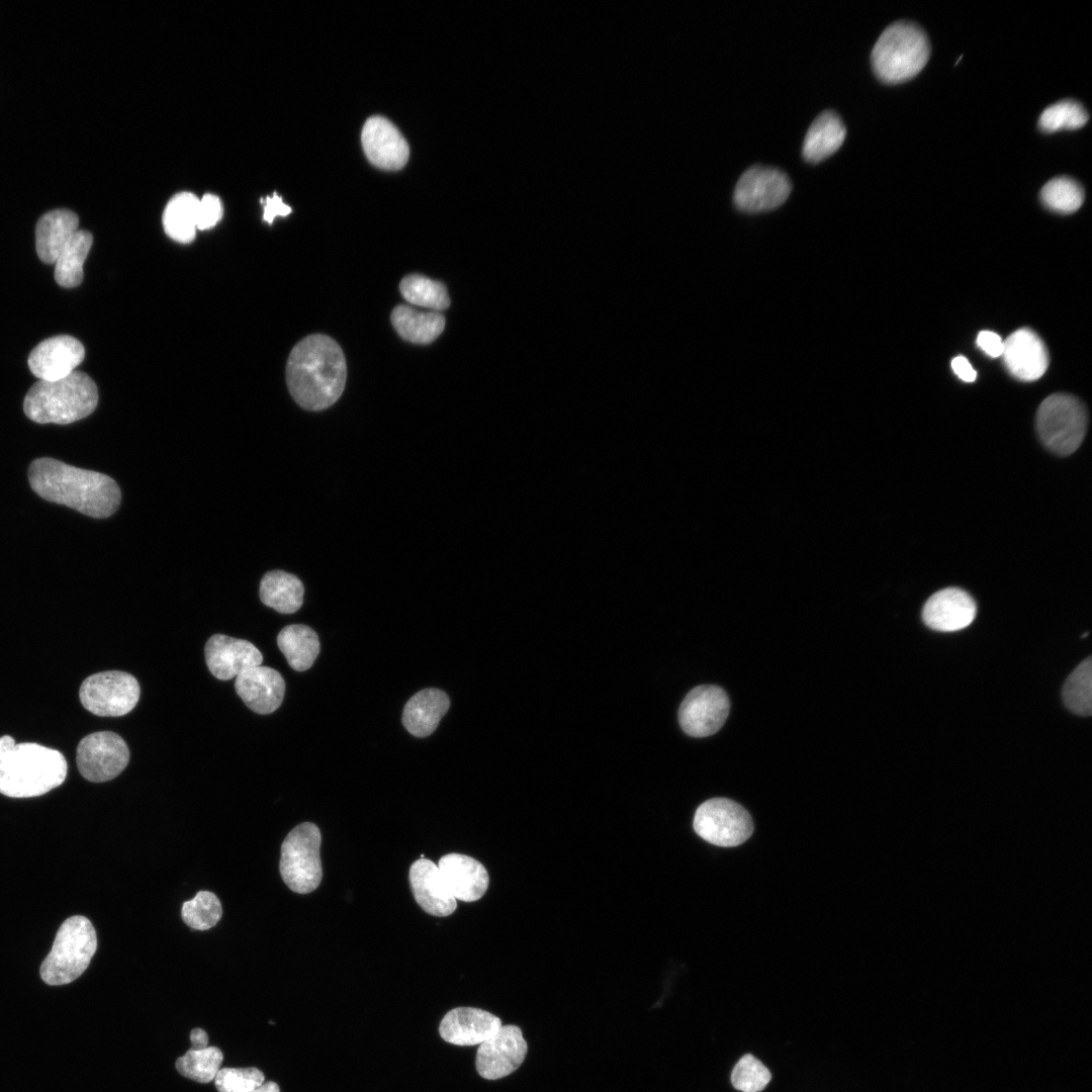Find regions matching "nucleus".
Here are the masks:
<instances>
[{
    "label": "nucleus",
    "mask_w": 1092,
    "mask_h": 1092,
    "mask_svg": "<svg viewBox=\"0 0 1092 1092\" xmlns=\"http://www.w3.org/2000/svg\"><path fill=\"white\" fill-rule=\"evenodd\" d=\"M321 843V831L310 822L295 826L283 840L279 870L291 891L307 894L320 886L323 878Z\"/></svg>",
    "instance_id": "8"
},
{
    "label": "nucleus",
    "mask_w": 1092,
    "mask_h": 1092,
    "mask_svg": "<svg viewBox=\"0 0 1092 1092\" xmlns=\"http://www.w3.org/2000/svg\"><path fill=\"white\" fill-rule=\"evenodd\" d=\"M238 696L253 712L271 714L281 705L285 682L279 671L257 665L240 673L235 680Z\"/></svg>",
    "instance_id": "21"
},
{
    "label": "nucleus",
    "mask_w": 1092,
    "mask_h": 1092,
    "mask_svg": "<svg viewBox=\"0 0 1092 1092\" xmlns=\"http://www.w3.org/2000/svg\"><path fill=\"white\" fill-rule=\"evenodd\" d=\"M129 761L125 741L112 731H98L81 739L77 746L76 762L79 772L93 783H103L117 777Z\"/></svg>",
    "instance_id": "11"
},
{
    "label": "nucleus",
    "mask_w": 1092,
    "mask_h": 1092,
    "mask_svg": "<svg viewBox=\"0 0 1092 1092\" xmlns=\"http://www.w3.org/2000/svg\"><path fill=\"white\" fill-rule=\"evenodd\" d=\"M929 55L924 31L914 23L899 21L879 36L872 52V65L880 80L897 84L916 76L927 64Z\"/></svg>",
    "instance_id": "5"
},
{
    "label": "nucleus",
    "mask_w": 1092,
    "mask_h": 1092,
    "mask_svg": "<svg viewBox=\"0 0 1092 1092\" xmlns=\"http://www.w3.org/2000/svg\"><path fill=\"white\" fill-rule=\"evenodd\" d=\"M347 377L344 353L325 335H310L291 350L286 365L288 390L302 408L323 411L341 396Z\"/></svg>",
    "instance_id": "2"
},
{
    "label": "nucleus",
    "mask_w": 1092,
    "mask_h": 1092,
    "mask_svg": "<svg viewBox=\"0 0 1092 1092\" xmlns=\"http://www.w3.org/2000/svg\"><path fill=\"white\" fill-rule=\"evenodd\" d=\"M199 199L190 192H180L168 202L163 225L172 240L187 244L195 239Z\"/></svg>",
    "instance_id": "30"
},
{
    "label": "nucleus",
    "mask_w": 1092,
    "mask_h": 1092,
    "mask_svg": "<svg viewBox=\"0 0 1092 1092\" xmlns=\"http://www.w3.org/2000/svg\"><path fill=\"white\" fill-rule=\"evenodd\" d=\"M1089 119L1088 112L1079 102L1065 99L1046 107L1039 116L1038 126L1044 132L1061 129H1077Z\"/></svg>",
    "instance_id": "36"
},
{
    "label": "nucleus",
    "mask_w": 1092,
    "mask_h": 1092,
    "mask_svg": "<svg viewBox=\"0 0 1092 1092\" xmlns=\"http://www.w3.org/2000/svg\"><path fill=\"white\" fill-rule=\"evenodd\" d=\"M1040 200L1049 209L1059 213H1072L1080 208L1084 201L1081 185L1069 177H1057L1050 180L1040 190Z\"/></svg>",
    "instance_id": "34"
},
{
    "label": "nucleus",
    "mask_w": 1092,
    "mask_h": 1092,
    "mask_svg": "<svg viewBox=\"0 0 1092 1092\" xmlns=\"http://www.w3.org/2000/svg\"><path fill=\"white\" fill-rule=\"evenodd\" d=\"M500 1027L502 1020L488 1011L458 1007L443 1017L439 1033L444 1040L456 1045H479Z\"/></svg>",
    "instance_id": "22"
},
{
    "label": "nucleus",
    "mask_w": 1092,
    "mask_h": 1092,
    "mask_svg": "<svg viewBox=\"0 0 1092 1092\" xmlns=\"http://www.w3.org/2000/svg\"><path fill=\"white\" fill-rule=\"evenodd\" d=\"M977 344L990 357H999L1003 353L1004 341L994 332H980L977 337Z\"/></svg>",
    "instance_id": "41"
},
{
    "label": "nucleus",
    "mask_w": 1092,
    "mask_h": 1092,
    "mask_svg": "<svg viewBox=\"0 0 1092 1092\" xmlns=\"http://www.w3.org/2000/svg\"><path fill=\"white\" fill-rule=\"evenodd\" d=\"M951 368L953 372L964 381L972 382L977 377L976 370L972 367L971 363L964 356H958L951 361Z\"/></svg>",
    "instance_id": "43"
},
{
    "label": "nucleus",
    "mask_w": 1092,
    "mask_h": 1092,
    "mask_svg": "<svg viewBox=\"0 0 1092 1092\" xmlns=\"http://www.w3.org/2000/svg\"><path fill=\"white\" fill-rule=\"evenodd\" d=\"M93 243L92 235L78 230L66 244L55 267V280L65 288L78 286L83 280V264Z\"/></svg>",
    "instance_id": "31"
},
{
    "label": "nucleus",
    "mask_w": 1092,
    "mask_h": 1092,
    "mask_svg": "<svg viewBox=\"0 0 1092 1092\" xmlns=\"http://www.w3.org/2000/svg\"><path fill=\"white\" fill-rule=\"evenodd\" d=\"M141 694L138 679L124 671L107 670L86 677L79 698L83 707L100 717H120L130 712Z\"/></svg>",
    "instance_id": "10"
},
{
    "label": "nucleus",
    "mask_w": 1092,
    "mask_h": 1092,
    "mask_svg": "<svg viewBox=\"0 0 1092 1092\" xmlns=\"http://www.w3.org/2000/svg\"><path fill=\"white\" fill-rule=\"evenodd\" d=\"M221 904L215 894L200 891L194 898L182 905L181 916L189 927L206 930L213 927L221 918Z\"/></svg>",
    "instance_id": "37"
},
{
    "label": "nucleus",
    "mask_w": 1092,
    "mask_h": 1092,
    "mask_svg": "<svg viewBox=\"0 0 1092 1092\" xmlns=\"http://www.w3.org/2000/svg\"><path fill=\"white\" fill-rule=\"evenodd\" d=\"M98 403V390L92 378L82 371L55 380H38L27 391L23 411L38 424L67 425L91 415Z\"/></svg>",
    "instance_id": "4"
},
{
    "label": "nucleus",
    "mask_w": 1092,
    "mask_h": 1092,
    "mask_svg": "<svg viewBox=\"0 0 1092 1092\" xmlns=\"http://www.w3.org/2000/svg\"><path fill=\"white\" fill-rule=\"evenodd\" d=\"M191 1050H202L208 1046L207 1033L201 1028H194L190 1033Z\"/></svg>",
    "instance_id": "44"
},
{
    "label": "nucleus",
    "mask_w": 1092,
    "mask_h": 1092,
    "mask_svg": "<svg viewBox=\"0 0 1092 1092\" xmlns=\"http://www.w3.org/2000/svg\"><path fill=\"white\" fill-rule=\"evenodd\" d=\"M28 480L40 497L92 518H107L120 504L119 486L111 477L54 458L33 460L28 468Z\"/></svg>",
    "instance_id": "1"
},
{
    "label": "nucleus",
    "mask_w": 1092,
    "mask_h": 1092,
    "mask_svg": "<svg viewBox=\"0 0 1092 1092\" xmlns=\"http://www.w3.org/2000/svg\"><path fill=\"white\" fill-rule=\"evenodd\" d=\"M527 1050V1042L519 1026L502 1025L493 1035L479 1044L476 1070L487 1080L504 1078L521 1066Z\"/></svg>",
    "instance_id": "14"
},
{
    "label": "nucleus",
    "mask_w": 1092,
    "mask_h": 1092,
    "mask_svg": "<svg viewBox=\"0 0 1092 1092\" xmlns=\"http://www.w3.org/2000/svg\"><path fill=\"white\" fill-rule=\"evenodd\" d=\"M96 948V932L88 918L76 915L66 919L40 966L42 981L51 986L75 981L88 968Z\"/></svg>",
    "instance_id": "6"
},
{
    "label": "nucleus",
    "mask_w": 1092,
    "mask_h": 1092,
    "mask_svg": "<svg viewBox=\"0 0 1092 1092\" xmlns=\"http://www.w3.org/2000/svg\"><path fill=\"white\" fill-rule=\"evenodd\" d=\"M845 135V125L836 112L832 110L821 112L805 135L803 144L805 160L810 163L823 161L841 147Z\"/></svg>",
    "instance_id": "26"
},
{
    "label": "nucleus",
    "mask_w": 1092,
    "mask_h": 1092,
    "mask_svg": "<svg viewBox=\"0 0 1092 1092\" xmlns=\"http://www.w3.org/2000/svg\"><path fill=\"white\" fill-rule=\"evenodd\" d=\"M450 707L447 694L438 689H424L415 694L402 712L404 728L416 737L431 735Z\"/></svg>",
    "instance_id": "24"
},
{
    "label": "nucleus",
    "mask_w": 1092,
    "mask_h": 1092,
    "mask_svg": "<svg viewBox=\"0 0 1092 1092\" xmlns=\"http://www.w3.org/2000/svg\"><path fill=\"white\" fill-rule=\"evenodd\" d=\"M85 357V348L76 338L59 335L43 340L30 352L27 363L39 380L55 381L71 374Z\"/></svg>",
    "instance_id": "16"
},
{
    "label": "nucleus",
    "mask_w": 1092,
    "mask_h": 1092,
    "mask_svg": "<svg viewBox=\"0 0 1092 1092\" xmlns=\"http://www.w3.org/2000/svg\"><path fill=\"white\" fill-rule=\"evenodd\" d=\"M729 709V699L723 689L711 685L696 687L680 704V727L693 737L713 735L725 723Z\"/></svg>",
    "instance_id": "13"
},
{
    "label": "nucleus",
    "mask_w": 1092,
    "mask_h": 1092,
    "mask_svg": "<svg viewBox=\"0 0 1092 1092\" xmlns=\"http://www.w3.org/2000/svg\"><path fill=\"white\" fill-rule=\"evenodd\" d=\"M264 1074L257 1068H223L215 1078L218 1092H252L264 1083Z\"/></svg>",
    "instance_id": "39"
},
{
    "label": "nucleus",
    "mask_w": 1092,
    "mask_h": 1092,
    "mask_svg": "<svg viewBox=\"0 0 1092 1092\" xmlns=\"http://www.w3.org/2000/svg\"><path fill=\"white\" fill-rule=\"evenodd\" d=\"M259 594L267 607L281 614H292L303 603L304 586L294 574L272 570L262 577Z\"/></svg>",
    "instance_id": "27"
},
{
    "label": "nucleus",
    "mask_w": 1092,
    "mask_h": 1092,
    "mask_svg": "<svg viewBox=\"0 0 1092 1092\" xmlns=\"http://www.w3.org/2000/svg\"><path fill=\"white\" fill-rule=\"evenodd\" d=\"M361 143L369 162L383 170H399L405 166L410 148L398 128L385 117H369L361 132Z\"/></svg>",
    "instance_id": "15"
},
{
    "label": "nucleus",
    "mask_w": 1092,
    "mask_h": 1092,
    "mask_svg": "<svg viewBox=\"0 0 1092 1092\" xmlns=\"http://www.w3.org/2000/svg\"><path fill=\"white\" fill-rule=\"evenodd\" d=\"M78 226V215L69 209H55L41 215L35 228L38 258L46 264L56 263L66 244L79 230Z\"/></svg>",
    "instance_id": "25"
},
{
    "label": "nucleus",
    "mask_w": 1092,
    "mask_h": 1092,
    "mask_svg": "<svg viewBox=\"0 0 1092 1092\" xmlns=\"http://www.w3.org/2000/svg\"><path fill=\"white\" fill-rule=\"evenodd\" d=\"M1087 412L1080 399L1067 393L1048 396L1036 414V430L1053 453L1067 456L1081 445L1087 429Z\"/></svg>",
    "instance_id": "7"
},
{
    "label": "nucleus",
    "mask_w": 1092,
    "mask_h": 1092,
    "mask_svg": "<svg viewBox=\"0 0 1092 1092\" xmlns=\"http://www.w3.org/2000/svg\"><path fill=\"white\" fill-rule=\"evenodd\" d=\"M771 1079L768 1069L754 1056L744 1055L731 1074L733 1087L741 1092H760Z\"/></svg>",
    "instance_id": "38"
},
{
    "label": "nucleus",
    "mask_w": 1092,
    "mask_h": 1092,
    "mask_svg": "<svg viewBox=\"0 0 1092 1092\" xmlns=\"http://www.w3.org/2000/svg\"><path fill=\"white\" fill-rule=\"evenodd\" d=\"M1001 356L1010 374L1022 381L1038 379L1049 365L1044 343L1027 328L1015 331L1004 341Z\"/></svg>",
    "instance_id": "18"
},
{
    "label": "nucleus",
    "mask_w": 1092,
    "mask_h": 1092,
    "mask_svg": "<svg viewBox=\"0 0 1092 1092\" xmlns=\"http://www.w3.org/2000/svg\"><path fill=\"white\" fill-rule=\"evenodd\" d=\"M693 826L704 840L722 847L737 846L753 832L752 818L747 810L726 798L702 803L696 810Z\"/></svg>",
    "instance_id": "9"
},
{
    "label": "nucleus",
    "mask_w": 1092,
    "mask_h": 1092,
    "mask_svg": "<svg viewBox=\"0 0 1092 1092\" xmlns=\"http://www.w3.org/2000/svg\"><path fill=\"white\" fill-rule=\"evenodd\" d=\"M262 203L264 204L263 219L268 223H272L276 216H286L292 211L290 206L286 205L282 197L276 193L272 197H266L265 200H262Z\"/></svg>",
    "instance_id": "42"
},
{
    "label": "nucleus",
    "mask_w": 1092,
    "mask_h": 1092,
    "mask_svg": "<svg viewBox=\"0 0 1092 1092\" xmlns=\"http://www.w3.org/2000/svg\"><path fill=\"white\" fill-rule=\"evenodd\" d=\"M65 756L33 742L16 743L10 735L0 737V794L32 798L61 786L67 777Z\"/></svg>",
    "instance_id": "3"
},
{
    "label": "nucleus",
    "mask_w": 1092,
    "mask_h": 1092,
    "mask_svg": "<svg viewBox=\"0 0 1092 1092\" xmlns=\"http://www.w3.org/2000/svg\"><path fill=\"white\" fill-rule=\"evenodd\" d=\"M222 204L220 199L213 194H205L198 203L197 229L209 230L214 226L222 216Z\"/></svg>",
    "instance_id": "40"
},
{
    "label": "nucleus",
    "mask_w": 1092,
    "mask_h": 1092,
    "mask_svg": "<svg viewBox=\"0 0 1092 1092\" xmlns=\"http://www.w3.org/2000/svg\"><path fill=\"white\" fill-rule=\"evenodd\" d=\"M277 645L290 667L296 671L308 669L320 653L316 633L303 624L284 627L277 636Z\"/></svg>",
    "instance_id": "29"
},
{
    "label": "nucleus",
    "mask_w": 1092,
    "mask_h": 1092,
    "mask_svg": "<svg viewBox=\"0 0 1092 1092\" xmlns=\"http://www.w3.org/2000/svg\"><path fill=\"white\" fill-rule=\"evenodd\" d=\"M252 1092H280L279 1086L275 1082H266L261 1086L253 1090Z\"/></svg>",
    "instance_id": "45"
},
{
    "label": "nucleus",
    "mask_w": 1092,
    "mask_h": 1092,
    "mask_svg": "<svg viewBox=\"0 0 1092 1092\" xmlns=\"http://www.w3.org/2000/svg\"><path fill=\"white\" fill-rule=\"evenodd\" d=\"M408 879L417 903L428 914L445 917L456 910L457 900L432 860L425 857L416 860L411 866Z\"/></svg>",
    "instance_id": "20"
},
{
    "label": "nucleus",
    "mask_w": 1092,
    "mask_h": 1092,
    "mask_svg": "<svg viewBox=\"0 0 1092 1092\" xmlns=\"http://www.w3.org/2000/svg\"><path fill=\"white\" fill-rule=\"evenodd\" d=\"M976 603L965 590L948 587L932 595L924 605L922 618L931 629L953 632L968 627L975 619Z\"/></svg>",
    "instance_id": "19"
},
{
    "label": "nucleus",
    "mask_w": 1092,
    "mask_h": 1092,
    "mask_svg": "<svg viewBox=\"0 0 1092 1092\" xmlns=\"http://www.w3.org/2000/svg\"><path fill=\"white\" fill-rule=\"evenodd\" d=\"M206 665L216 678L229 680L251 667L261 665L263 655L251 642L214 634L204 647Z\"/></svg>",
    "instance_id": "17"
},
{
    "label": "nucleus",
    "mask_w": 1092,
    "mask_h": 1092,
    "mask_svg": "<svg viewBox=\"0 0 1092 1092\" xmlns=\"http://www.w3.org/2000/svg\"><path fill=\"white\" fill-rule=\"evenodd\" d=\"M401 295L410 303L443 310L449 307L450 297L446 286L424 275H407L399 283Z\"/></svg>",
    "instance_id": "32"
},
{
    "label": "nucleus",
    "mask_w": 1092,
    "mask_h": 1092,
    "mask_svg": "<svg viewBox=\"0 0 1092 1092\" xmlns=\"http://www.w3.org/2000/svg\"><path fill=\"white\" fill-rule=\"evenodd\" d=\"M390 321L397 334L415 344H429L443 332L445 317L435 311H418L406 305L393 308Z\"/></svg>",
    "instance_id": "28"
},
{
    "label": "nucleus",
    "mask_w": 1092,
    "mask_h": 1092,
    "mask_svg": "<svg viewBox=\"0 0 1092 1092\" xmlns=\"http://www.w3.org/2000/svg\"><path fill=\"white\" fill-rule=\"evenodd\" d=\"M1063 701L1073 713L1089 716L1092 712V660L1082 661L1063 687Z\"/></svg>",
    "instance_id": "33"
},
{
    "label": "nucleus",
    "mask_w": 1092,
    "mask_h": 1092,
    "mask_svg": "<svg viewBox=\"0 0 1092 1092\" xmlns=\"http://www.w3.org/2000/svg\"><path fill=\"white\" fill-rule=\"evenodd\" d=\"M791 190V181L783 171L755 165L740 176L735 186L733 201L741 211H768L782 205Z\"/></svg>",
    "instance_id": "12"
},
{
    "label": "nucleus",
    "mask_w": 1092,
    "mask_h": 1092,
    "mask_svg": "<svg viewBox=\"0 0 1092 1092\" xmlns=\"http://www.w3.org/2000/svg\"><path fill=\"white\" fill-rule=\"evenodd\" d=\"M223 1056L216 1046H207L202 1050H189L184 1056L176 1061L177 1071L184 1077L199 1083H209L214 1080Z\"/></svg>",
    "instance_id": "35"
},
{
    "label": "nucleus",
    "mask_w": 1092,
    "mask_h": 1092,
    "mask_svg": "<svg viewBox=\"0 0 1092 1092\" xmlns=\"http://www.w3.org/2000/svg\"><path fill=\"white\" fill-rule=\"evenodd\" d=\"M438 868L456 900L477 901L488 888L489 877L486 869L471 856L449 853L440 858Z\"/></svg>",
    "instance_id": "23"
}]
</instances>
